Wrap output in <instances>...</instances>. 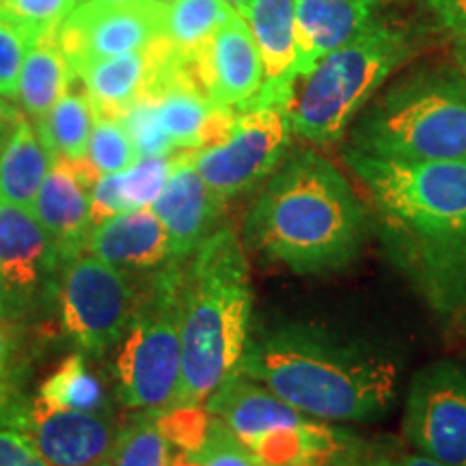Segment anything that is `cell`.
Returning a JSON list of instances; mask_svg holds the SVG:
<instances>
[{
  "label": "cell",
  "mask_w": 466,
  "mask_h": 466,
  "mask_svg": "<svg viewBox=\"0 0 466 466\" xmlns=\"http://www.w3.org/2000/svg\"><path fill=\"white\" fill-rule=\"evenodd\" d=\"M387 259L439 318L466 311V160L401 162L346 149Z\"/></svg>",
  "instance_id": "cell-1"
},
{
  "label": "cell",
  "mask_w": 466,
  "mask_h": 466,
  "mask_svg": "<svg viewBox=\"0 0 466 466\" xmlns=\"http://www.w3.org/2000/svg\"><path fill=\"white\" fill-rule=\"evenodd\" d=\"M374 233L371 209L318 151H289L244 220V240L299 275H330L359 259Z\"/></svg>",
  "instance_id": "cell-2"
},
{
  "label": "cell",
  "mask_w": 466,
  "mask_h": 466,
  "mask_svg": "<svg viewBox=\"0 0 466 466\" xmlns=\"http://www.w3.org/2000/svg\"><path fill=\"white\" fill-rule=\"evenodd\" d=\"M238 371L324 423L382 417L400 382L398 360L313 324L250 333Z\"/></svg>",
  "instance_id": "cell-3"
},
{
  "label": "cell",
  "mask_w": 466,
  "mask_h": 466,
  "mask_svg": "<svg viewBox=\"0 0 466 466\" xmlns=\"http://www.w3.org/2000/svg\"><path fill=\"white\" fill-rule=\"evenodd\" d=\"M184 264L182 389L177 406H203L240 370L250 337L253 289L244 247L218 227Z\"/></svg>",
  "instance_id": "cell-4"
},
{
  "label": "cell",
  "mask_w": 466,
  "mask_h": 466,
  "mask_svg": "<svg viewBox=\"0 0 466 466\" xmlns=\"http://www.w3.org/2000/svg\"><path fill=\"white\" fill-rule=\"evenodd\" d=\"M348 149L384 160H466V72L421 69L376 96L354 119Z\"/></svg>",
  "instance_id": "cell-5"
},
{
  "label": "cell",
  "mask_w": 466,
  "mask_h": 466,
  "mask_svg": "<svg viewBox=\"0 0 466 466\" xmlns=\"http://www.w3.org/2000/svg\"><path fill=\"white\" fill-rule=\"evenodd\" d=\"M410 55L408 33L376 22L352 44L322 56L291 86V134L322 147L339 143L360 110Z\"/></svg>",
  "instance_id": "cell-6"
},
{
  "label": "cell",
  "mask_w": 466,
  "mask_h": 466,
  "mask_svg": "<svg viewBox=\"0 0 466 466\" xmlns=\"http://www.w3.org/2000/svg\"><path fill=\"white\" fill-rule=\"evenodd\" d=\"M184 261L156 268L141 289L126 333L116 343L119 400L138 412L175 408L182 389Z\"/></svg>",
  "instance_id": "cell-7"
},
{
  "label": "cell",
  "mask_w": 466,
  "mask_h": 466,
  "mask_svg": "<svg viewBox=\"0 0 466 466\" xmlns=\"http://www.w3.org/2000/svg\"><path fill=\"white\" fill-rule=\"evenodd\" d=\"M203 408L261 466H333L348 451V441L341 432L302 415L240 371L220 384Z\"/></svg>",
  "instance_id": "cell-8"
},
{
  "label": "cell",
  "mask_w": 466,
  "mask_h": 466,
  "mask_svg": "<svg viewBox=\"0 0 466 466\" xmlns=\"http://www.w3.org/2000/svg\"><path fill=\"white\" fill-rule=\"evenodd\" d=\"M288 104L253 100L236 108L229 132L218 143L190 149L197 171L220 199L229 201L264 184L289 154Z\"/></svg>",
  "instance_id": "cell-9"
},
{
  "label": "cell",
  "mask_w": 466,
  "mask_h": 466,
  "mask_svg": "<svg viewBox=\"0 0 466 466\" xmlns=\"http://www.w3.org/2000/svg\"><path fill=\"white\" fill-rule=\"evenodd\" d=\"M138 289L126 270L83 253L63 266L58 283L63 333L80 354L102 357L116 346L137 309Z\"/></svg>",
  "instance_id": "cell-10"
},
{
  "label": "cell",
  "mask_w": 466,
  "mask_h": 466,
  "mask_svg": "<svg viewBox=\"0 0 466 466\" xmlns=\"http://www.w3.org/2000/svg\"><path fill=\"white\" fill-rule=\"evenodd\" d=\"M63 264L33 209L0 201V316H33L58 299Z\"/></svg>",
  "instance_id": "cell-11"
},
{
  "label": "cell",
  "mask_w": 466,
  "mask_h": 466,
  "mask_svg": "<svg viewBox=\"0 0 466 466\" xmlns=\"http://www.w3.org/2000/svg\"><path fill=\"white\" fill-rule=\"evenodd\" d=\"M167 0H80L56 39L72 72L85 63L130 55L165 37Z\"/></svg>",
  "instance_id": "cell-12"
},
{
  "label": "cell",
  "mask_w": 466,
  "mask_h": 466,
  "mask_svg": "<svg viewBox=\"0 0 466 466\" xmlns=\"http://www.w3.org/2000/svg\"><path fill=\"white\" fill-rule=\"evenodd\" d=\"M404 434L419 453L447 466H466V367L434 360L412 378Z\"/></svg>",
  "instance_id": "cell-13"
},
{
  "label": "cell",
  "mask_w": 466,
  "mask_h": 466,
  "mask_svg": "<svg viewBox=\"0 0 466 466\" xmlns=\"http://www.w3.org/2000/svg\"><path fill=\"white\" fill-rule=\"evenodd\" d=\"M0 425L25 434L52 466H91L108 460L119 434L106 412L58 408L39 395L11 400Z\"/></svg>",
  "instance_id": "cell-14"
},
{
  "label": "cell",
  "mask_w": 466,
  "mask_h": 466,
  "mask_svg": "<svg viewBox=\"0 0 466 466\" xmlns=\"http://www.w3.org/2000/svg\"><path fill=\"white\" fill-rule=\"evenodd\" d=\"M192 74L214 108H240L264 85V63L248 22L238 14L190 56Z\"/></svg>",
  "instance_id": "cell-15"
},
{
  "label": "cell",
  "mask_w": 466,
  "mask_h": 466,
  "mask_svg": "<svg viewBox=\"0 0 466 466\" xmlns=\"http://www.w3.org/2000/svg\"><path fill=\"white\" fill-rule=\"evenodd\" d=\"M102 177L86 158L55 160L33 203V214L55 244L61 264L86 253L91 233V188Z\"/></svg>",
  "instance_id": "cell-16"
},
{
  "label": "cell",
  "mask_w": 466,
  "mask_h": 466,
  "mask_svg": "<svg viewBox=\"0 0 466 466\" xmlns=\"http://www.w3.org/2000/svg\"><path fill=\"white\" fill-rule=\"evenodd\" d=\"M151 209L165 227L171 258L186 261L206 242L209 233L218 229L225 199L203 182L190 158V149H186L184 154L173 156L171 173Z\"/></svg>",
  "instance_id": "cell-17"
},
{
  "label": "cell",
  "mask_w": 466,
  "mask_h": 466,
  "mask_svg": "<svg viewBox=\"0 0 466 466\" xmlns=\"http://www.w3.org/2000/svg\"><path fill=\"white\" fill-rule=\"evenodd\" d=\"M242 17L248 22L264 63V85L255 97L288 104L299 78L296 0H250Z\"/></svg>",
  "instance_id": "cell-18"
},
{
  "label": "cell",
  "mask_w": 466,
  "mask_h": 466,
  "mask_svg": "<svg viewBox=\"0 0 466 466\" xmlns=\"http://www.w3.org/2000/svg\"><path fill=\"white\" fill-rule=\"evenodd\" d=\"M378 0H296L299 76L376 25Z\"/></svg>",
  "instance_id": "cell-19"
},
{
  "label": "cell",
  "mask_w": 466,
  "mask_h": 466,
  "mask_svg": "<svg viewBox=\"0 0 466 466\" xmlns=\"http://www.w3.org/2000/svg\"><path fill=\"white\" fill-rule=\"evenodd\" d=\"M86 253L126 272H154L173 259L165 227L151 208L130 209L93 225Z\"/></svg>",
  "instance_id": "cell-20"
},
{
  "label": "cell",
  "mask_w": 466,
  "mask_h": 466,
  "mask_svg": "<svg viewBox=\"0 0 466 466\" xmlns=\"http://www.w3.org/2000/svg\"><path fill=\"white\" fill-rule=\"evenodd\" d=\"M52 165L37 130L11 106L0 121V201L33 209Z\"/></svg>",
  "instance_id": "cell-21"
},
{
  "label": "cell",
  "mask_w": 466,
  "mask_h": 466,
  "mask_svg": "<svg viewBox=\"0 0 466 466\" xmlns=\"http://www.w3.org/2000/svg\"><path fill=\"white\" fill-rule=\"evenodd\" d=\"M151 72V46L130 55L100 58L76 67L97 115L121 116L143 96Z\"/></svg>",
  "instance_id": "cell-22"
},
{
  "label": "cell",
  "mask_w": 466,
  "mask_h": 466,
  "mask_svg": "<svg viewBox=\"0 0 466 466\" xmlns=\"http://www.w3.org/2000/svg\"><path fill=\"white\" fill-rule=\"evenodd\" d=\"M74 78L56 35H44L35 39L26 52L15 97L28 116L39 119L61 100Z\"/></svg>",
  "instance_id": "cell-23"
},
{
  "label": "cell",
  "mask_w": 466,
  "mask_h": 466,
  "mask_svg": "<svg viewBox=\"0 0 466 466\" xmlns=\"http://www.w3.org/2000/svg\"><path fill=\"white\" fill-rule=\"evenodd\" d=\"M96 124V108L86 91L67 89L48 113L37 119V137L52 160H83Z\"/></svg>",
  "instance_id": "cell-24"
},
{
  "label": "cell",
  "mask_w": 466,
  "mask_h": 466,
  "mask_svg": "<svg viewBox=\"0 0 466 466\" xmlns=\"http://www.w3.org/2000/svg\"><path fill=\"white\" fill-rule=\"evenodd\" d=\"M236 15L227 0H168L165 37L175 50L192 56Z\"/></svg>",
  "instance_id": "cell-25"
},
{
  "label": "cell",
  "mask_w": 466,
  "mask_h": 466,
  "mask_svg": "<svg viewBox=\"0 0 466 466\" xmlns=\"http://www.w3.org/2000/svg\"><path fill=\"white\" fill-rule=\"evenodd\" d=\"M39 398L58 408L80 412H108L102 382L91 374L83 354H72L39 389Z\"/></svg>",
  "instance_id": "cell-26"
},
{
  "label": "cell",
  "mask_w": 466,
  "mask_h": 466,
  "mask_svg": "<svg viewBox=\"0 0 466 466\" xmlns=\"http://www.w3.org/2000/svg\"><path fill=\"white\" fill-rule=\"evenodd\" d=\"M175 453L154 412H138L119 428L110 462L113 466H175Z\"/></svg>",
  "instance_id": "cell-27"
},
{
  "label": "cell",
  "mask_w": 466,
  "mask_h": 466,
  "mask_svg": "<svg viewBox=\"0 0 466 466\" xmlns=\"http://www.w3.org/2000/svg\"><path fill=\"white\" fill-rule=\"evenodd\" d=\"M86 160L100 175L121 173L138 160L130 134L119 116L96 113Z\"/></svg>",
  "instance_id": "cell-28"
},
{
  "label": "cell",
  "mask_w": 466,
  "mask_h": 466,
  "mask_svg": "<svg viewBox=\"0 0 466 466\" xmlns=\"http://www.w3.org/2000/svg\"><path fill=\"white\" fill-rule=\"evenodd\" d=\"M171 165L173 156H151V158H138L126 171L116 173V188L126 212L154 206L165 188Z\"/></svg>",
  "instance_id": "cell-29"
},
{
  "label": "cell",
  "mask_w": 466,
  "mask_h": 466,
  "mask_svg": "<svg viewBox=\"0 0 466 466\" xmlns=\"http://www.w3.org/2000/svg\"><path fill=\"white\" fill-rule=\"evenodd\" d=\"M212 417V415H209ZM175 466H261L218 419H209L206 436L195 450L175 453Z\"/></svg>",
  "instance_id": "cell-30"
},
{
  "label": "cell",
  "mask_w": 466,
  "mask_h": 466,
  "mask_svg": "<svg viewBox=\"0 0 466 466\" xmlns=\"http://www.w3.org/2000/svg\"><path fill=\"white\" fill-rule=\"evenodd\" d=\"M35 35L0 9V96L15 97L22 63Z\"/></svg>",
  "instance_id": "cell-31"
},
{
  "label": "cell",
  "mask_w": 466,
  "mask_h": 466,
  "mask_svg": "<svg viewBox=\"0 0 466 466\" xmlns=\"http://www.w3.org/2000/svg\"><path fill=\"white\" fill-rule=\"evenodd\" d=\"M124 121L127 134H130L134 149L138 158H151V156H171L175 147L168 141V137L158 124L154 102L149 97H138L124 115L119 116Z\"/></svg>",
  "instance_id": "cell-32"
},
{
  "label": "cell",
  "mask_w": 466,
  "mask_h": 466,
  "mask_svg": "<svg viewBox=\"0 0 466 466\" xmlns=\"http://www.w3.org/2000/svg\"><path fill=\"white\" fill-rule=\"evenodd\" d=\"M80 0H0V9L28 28L35 37L56 35Z\"/></svg>",
  "instance_id": "cell-33"
},
{
  "label": "cell",
  "mask_w": 466,
  "mask_h": 466,
  "mask_svg": "<svg viewBox=\"0 0 466 466\" xmlns=\"http://www.w3.org/2000/svg\"><path fill=\"white\" fill-rule=\"evenodd\" d=\"M0 466H52L17 430L0 425Z\"/></svg>",
  "instance_id": "cell-34"
},
{
  "label": "cell",
  "mask_w": 466,
  "mask_h": 466,
  "mask_svg": "<svg viewBox=\"0 0 466 466\" xmlns=\"http://www.w3.org/2000/svg\"><path fill=\"white\" fill-rule=\"evenodd\" d=\"M436 20L466 48V0H428Z\"/></svg>",
  "instance_id": "cell-35"
},
{
  "label": "cell",
  "mask_w": 466,
  "mask_h": 466,
  "mask_svg": "<svg viewBox=\"0 0 466 466\" xmlns=\"http://www.w3.org/2000/svg\"><path fill=\"white\" fill-rule=\"evenodd\" d=\"M393 466H447V464H442L439 460L430 456H423V453H412V456H406L404 460H400V462H395Z\"/></svg>",
  "instance_id": "cell-36"
},
{
  "label": "cell",
  "mask_w": 466,
  "mask_h": 466,
  "mask_svg": "<svg viewBox=\"0 0 466 466\" xmlns=\"http://www.w3.org/2000/svg\"><path fill=\"white\" fill-rule=\"evenodd\" d=\"M9 354H11V343H9V337H7V333H5L3 326H0V376H3V374H5V370H7Z\"/></svg>",
  "instance_id": "cell-37"
},
{
  "label": "cell",
  "mask_w": 466,
  "mask_h": 466,
  "mask_svg": "<svg viewBox=\"0 0 466 466\" xmlns=\"http://www.w3.org/2000/svg\"><path fill=\"white\" fill-rule=\"evenodd\" d=\"M11 400H14V398H11V395L7 393V389H5L3 384H0V419H3V412L7 410V406H9Z\"/></svg>",
  "instance_id": "cell-38"
},
{
  "label": "cell",
  "mask_w": 466,
  "mask_h": 466,
  "mask_svg": "<svg viewBox=\"0 0 466 466\" xmlns=\"http://www.w3.org/2000/svg\"><path fill=\"white\" fill-rule=\"evenodd\" d=\"M395 462H391V460H371V462H354V464H337V466H393Z\"/></svg>",
  "instance_id": "cell-39"
},
{
  "label": "cell",
  "mask_w": 466,
  "mask_h": 466,
  "mask_svg": "<svg viewBox=\"0 0 466 466\" xmlns=\"http://www.w3.org/2000/svg\"><path fill=\"white\" fill-rule=\"evenodd\" d=\"M227 3H229L231 7L238 11V14L244 15V14H247V9H248V5H250V0H227Z\"/></svg>",
  "instance_id": "cell-40"
},
{
  "label": "cell",
  "mask_w": 466,
  "mask_h": 466,
  "mask_svg": "<svg viewBox=\"0 0 466 466\" xmlns=\"http://www.w3.org/2000/svg\"><path fill=\"white\" fill-rule=\"evenodd\" d=\"M458 61H460V67H462V72H466V48L464 46H458Z\"/></svg>",
  "instance_id": "cell-41"
},
{
  "label": "cell",
  "mask_w": 466,
  "mask_h": 466,
  "mask_svg": "<svg viewBox=\"0 0 466 466\" xmlns=\"http://www.w3.org/2000/svg\"><path fill=\"white\" fill-rule=\"evenodd\" d=\"M9 108H11V106H9V104L3 100V96H0V121H3V119H5V115H7V110H9Z\"/></svg>",
  "instance_id": "cell-42"
},
{
  "label": "cell",
  "mask_w": 466,
  "mask_h": 466,
  "mask_svg": "<svg viewBox=\"0 0 466 466\" xmlns=\"http://www.w3.org/2000/svg\"><path fill=\"white\" fill-rule=\"evenodd\" d=\"M91 466H113V462H110V458H108V460H102V462H97V464H91Z\"/></svg>",
  "instance_id": "cell-43"
},
{
  "label": "cell",
  "mask_w": 466,
  "mask_h": 466,
  "mask_svg": "<svg viewBox=\"0 0 466 466\" xmlns=\"http://www.w3.org/2000/svg\"><path fill=\"white\" fill-rule=\"evenodd\" d=\"M167 3H168V0H167Z\"/></svg>",
  "instance_id": "cell-44"
}]
</instances>
